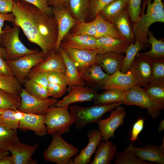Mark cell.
<instances>
[{
  "label": "cell",
  "instance_id": "cell-24",
  "mask_svg": "<svg viewBox=\"0 0 164 164\" xmlns=\"http://www.w3.org/2000/svg\"><path fill=\"white\" fill-rule=\"evenodd\" d=\"M58 51L63 57L65 63V73L68 81L67 91L69 92L74 86H84L85 82L81 78L77 67L67 52L60 47Z\"/></svg>",
  "mask_w": 164,
  "mask_h": 164
},
{
  "label": "cell",
  "instance_id": "cell-53",
  "mask_svg": "<svg viewBox=\"0 0 164 164\" xmlns=\"http://www.w3.org/2000/svg\"><path fill=\"white\" fill-rule=\"evenodd\" d=\"M48 5L53 7L60 9L67 7L68 0H47Z\"/></svg>",
  "mask_w": 164,
  "mask_h": 164
},
{
  "label": "cell",
  "instance_id": "cell-1",
  "mask_svg": "<svg viewBox=\"0 0 164 164\" xmlns=\"http://www.w3.org/2000/svg\"><path fill=\"white\" fill-rule=\"evenodd\" d=\"M13 26L21 28L28 40L41 49L47 57L55 51L58 31L56 21L35 5L23 0H14Z\"/></svg>",
  "mask_w": 164,
  "mask_h": 164
},
{
  "label": "cell",
  "instance_id": "cell-9",
  "mask_svg": "<svg viewBox=\"0 0 164 164\" xmlns=\"http://www.w3.org/2000/svg\"><path fill=\"white\" fill-rule=\"evenodd\" d=\"M19 95L21 103L18 110L25 113L45 115L50 106L55 105L59 101L56 98L35 97L27 94L24 89Z\"/></svg>",
  "mask_w": 164,
  "mask_h": 164
},
{
  "label": "cell",
  "instance_id": "cell-10",
  "mask_svg": "<svg viewBox=\"0 0 164 164\" xmlns=\"http://www.w3.org/2000/svg\"><path fill=\"white\" fill-rule=\"evenodd\" d=\"M152 59L149 56L138 53L130 67V71L136 85L145 86L149 83L152 72Z\"/></svg>",
  "mask_w": 164,
  "mask_h": 164
},
{
  "label": "cell",
  "instance_id": "cell-22",
  "mask_svg": "<svg viewBox=\"0 0 164 164\" xmlns=\"http://www.w3.org/2000/svg\"><path fill=\"white\" fill-rule=\"evenodd\" d=\"M136 84L129 71L126 73L118 70L110 75L105 84L101 89L106 90L109 88H117L127 91Z\"/></svg>",
  "mask_w": 164,
  "mask_h": 164
},
{
  "label": "cell",
  "instance_id": "cell-30",
  "mask_svg": "<svg viewBox=\"0 0 164 164\" xmlns=\"http://www.w3.org/2000/svg\"><path fill=\"white\" fill-rule=\"evenodd\" d=\"M93 20L101 37L107 36L124 39L118 32L112 23L104 19L100 13L97 15Z\"/></svg>",
  "mask_w": 164,
  "mask_h": 164
},
{
  "label": "cell",
  "instance_id": "cell-14",
  "mask_svg": "<svg viewBox=\"0 0 164 164\" xmlns=\"http://www.w3.org/2000/svg\"><path fill=\"white\" fill-rule=\"evenodd\" d=\"M161 145H152L148 143L143 147H137L131 143L125 150L134 152L136 156L142 159L155 162L160 164H164V138Z\"/></svg>",
  "mask_w": 164,
  "mask_h": 164
},
{
  "label": "cell",
  "instance_id": "cell-27",
  "mask_svg": "<svg viewBox=\"0 0 164 164\" xmlns=\"http://www.w3.org/2000/svg\"><path fill=\"white\" fill-rule=\"evenodd\" d=\"M127 8L116 17L111 22L118 32L130 45L133 43L134 36Z\"/></svg>",
  "mask_w": 164,
  "mask_h": 164
},
{
  "label": "cell",
  "instance_id": "cell-48",
  "mask_svg": "<svg viewBox=\"0 0 164 164\" xmlns=\"http://www.w3.org/2000/svg\"><path fill=\"white\" fill-rule=\"evenodd\" d=\"M36 6L49 16L53 15L52 7L49 6L47 0H23Z\"/></svg>",
  "mask_w": 164,
  "mask_h": 164
},
{
  "label": "cell",
  "instance_id": "cell-39",
  "mask_svg": "<svg viewBox=\"0 0 164 164\" xmlns=\"http://www.w3.org/2000/svg\"><path fill=\"white\" fill-rule=\"evenodd\" d=\"M114 164H150V162L144 160L136 156L133 152L125 150L117 153Z\"/></svg>",
  "mask_w": 164,
  "mask_h": 164
},
{
  "label": "cell",
  "instance_id": "cell-21",
  "mask_svg": "<svg viewBox=\"0 0 164 164\" xmlns=\"http://www.w3.org/2000/svg\"><path fill=\"white\" fill-rule=\"evenodd\" d=\"M65 63L63 57L58 51L51 53L43 61L35 66L30 72L55 71L65 73Z\"/></svg>",
  "mask_w": 164,
  "mask_h": 164
},
{
  "label": "cell",
  "instance_id": "cell-5",
  "mask_svg": "<svg viewBox=\"0 0 164 164\" xmlns=\"http://www.w3.org/2000/svg\"><path fill=\"white\" fill-rule=\"evenodd\" d=\"M69 107V105L62 107L54 105L48 109L45 114L44 122L49 134L57 133L61 135L70 131L74 121Z\"/></svg>",
  "mask_w": 164,
  "mask_h": 164
},
{
  "label": "cell",
  "instance_id": "cell-31",
  "mask_svg": "<svg viewBox=\"0 0 164 164\" xmlns=\"http://www.w3.org/2000/svg\"><path fill=\"white\" fill-rule=\"evenodd\" d=\"M126 0H116L103 8L99 13L106 20L111 22L127 8Z\"/></svg>",
  "mask_w": 164,
  "mask_h": 164
},
{
  "label": "cell",
  "instance_id": "cell-18",
  "mask_svg": "<svg viewBox=\"0 0 164 164\" xmlns=\"http://www.w3.org/2000/svg\"><path fill=\"white\" fill-rule=\"evenodd\" d=\"M44 118L45 115L24 113L23 117L19 120L18 128L22 131L32 130L37 135L43 137L47 132Z\"/></svg>",
  "mask_w": 164,
  "mask_h": 164
},
{
  "label": "cell",
  "instance_id": "cell-37",
  "mask_svg": "<svg viewBox=\"0 0 164 164\" xmlns=\"http://www.w3.org/2000/svg\"><path fill=\"white\" fill-rule=\"evenodd\" d=\"M152 72L149 83L164 84V58L152 59Z\"/></svg>",
  "mask_w": 164,
  "mask_h": 164
},
{
  "label": "cell",
  "instance_id": "cell-11",
  "mask_svg": "<svg viewBox=\"0 0 164 164\" xmlns=\"http://www.w3.org/2000/svg\"><path fill=\"white\" fill-rule=\"evenodd\" d=\"M60 47L67 53L77 67L79 73L91 65L96 63L97 50H89L71 47L62 41Z\"/></svg>",
  "mask_w": 164,
  "mask_h": 164
},
{
  "label": "cell",
  "instance_id": "cell-38",
  "mask_svg": "<svg viewBox=\"0 0 164 164\" xmlns=\"http://www.w3.org/2000/svg\"><path fill=\"white\" fill-rule=\"evenodd\" d=\"M0 88L17 95H19L23 89L21 84L14 76L0 75Z\"/></svg>",
  "mask_w": 164,
  "mask_h": 164
},
{
  "label": "cell",
  "instance_id": "cell-34",
  "mask_svg": "<svg viewBox=\"0 0 164 164\" xmlns=\"http://www.w3.org/2000/svg\"><path fill=\"white\" fill-rule=\"evenodd\" d=\"M19 95L13 94L0 88V109L18 110L21 103Z\"/></svg>",
  "mask_w": 164,
  "mask_h": 164
},
{
  "label": "cell",
  "instance_id": "cell-42",
  "mask_svg": "<svg viewBox=\"0 0 164 164\" xmlns=\"http://www.w3.org/2000/svg\"><path fill=\"white\" fill-rule=\"evenodd\" d=\"M0 114L7 128L12 130H16L18 128L19 120L16 117L15 110L0 109Z\"/></svg>",
  "mask_w": 164,
  "mask_h": 164
},
{
  "label": "cell",
  "instance_id": "cell-55",
  "mask_svg": "<svg viewBox=\"0 0 164 164\" xmlns=\"http://www.w3.org/2000/svg\"><path fill=\"white\" fill-rule=\"evenodd\" d=\"M9 153L8 151L0 149V159L8 155Z\"/></svg>",
  "mask_w": 164,
  "mask_h": 164
},
{
  "label": "cell",
  "instance_id": "cell-15",
  "mask_svg": "<svg viewBox=\"0 0 164 164\" xmlns=\"http://www.w3.org/2000/svg\"><path fill=\"white\" fill-rule=\"evenodd\" d=\"M37 142L33 145L23 143L20 141L11 144L7 150L12 154L14 164H36V161L32 158L39 146Z\"/></svg>",
  "mask_w": 164,
  "mask_h": 164
},
{
  "label": "cell",
  "instance_id": "cell-2",
  "mask_svg": "<svg viewBox=\"0 0 164 164\" xmlns=\"http://www.w3.org/2000/svg\"><path fill=\"white\" fill-rule=\"evenodd\" d=\"M156 22H164V5L162 0L143 1L139 17L134 24L133 32L136 41L142 45L150 47L147 33L149 27Z\"/></svg>",
  "mask_w": 164,
  "mask_h": 164
},
{
  "label": "cell",
  "instance_id": "cell-32",
  "mask_svg": "<svg viewBox=\"0 0 164 164\" xmlns=\"http://www.w3.org/2000/svg\"><path fill=\"white\" fill-rule=\"evenodd\" d=\"M146 47L141 44L138 41H136L134 44L129 45L125 51L123 64L120 69L121 71L126 73L130 70L131 66L135 56L141 50L145 49Z\"/></svg>",
  "mask_w": 164,
  "mask_h": 164
},
{
  "label": "cell",
  "instance_id": "cell-54",
  "mask_svg": "<svg viewBox=\"0 0 164 164\" xmlns=\"http://www.w3.org/2000/svg\"><path fill=\"white\" fill-rule=\"evenodd\" d=\"M0 164H14L12 156L7 155L0 158Z\"/></svg>",
  "mask_w": 164,
  "mask_h": 164
},
{
  "label": "cell",
  "instance_id": "cell-23",
  "mask_svg": "<svg viewBox=\"0 0 164 164\" xmlns=\"http://www.w3.org/2000/svg\"><path fill=\"white\" fill-rule=\"evenodd\" d=\"M124 53L111 52L97 54L96 63L106 73L111 75L122 67L125 57Z\"/></svg>",
  "mask_w": 164,
  "mask_h": 164
},
{
  "label": "cell",
  "instance_id": "cell-40",
  "mask_svg": "<svg viewBox=\"0 0 164 164\" xmlns=\"http://www.w3.org/2000/svg\"><path fill=\"white\" fill-rule=\"evenodd\" d=\"M23 84L24 90L31 96L41 99L50 97L46 88L30 80L26 79Z\"/></svg>",
  "mask_w": 164,
  "mask_h": 164
},
{
  "label": "cell",
  "instance_id": "cell-57",
  "mask_svg": "<svg viewBox=\"0 0 164 164\" xmlns=\"http://www.w3.org/2000/svg\"><path fill=\"white\" fill-rule=\"evenodd\" d=\"M5 55L6 53L5 49L0 46V56L5 60Z\"/></svg>",
  "mask_w": 164,
  "mask_h": 164
},
{
  "label": "cell",
  "instance_id": "cell-33",
  "mask_svg": "<svg viewBox=\"0 0 164 164\" xmlns=\"http://www.w3.org/2000/svg\"><path fill=\"white\" fill-rule=\"evenodd\" d=\"M147 36L148 41L151 45V49L148 52L140 53L141 54L146 55L152 59L164 58V41L158 40L154 36L153 33L148 31Z\"/></svg>",
  "mask_w": 164,
  "mask_h": 164
},
{
  "label": "cell",
  "instance_id": "cell-41",
  "mask_svg": "<svg viewBox=\"0 0 164 164\" xmlns=\"http://www.w3.org/2000/svg\"><path fill=\"white\" fill-rule=\"evenodd\" d=\"M143 89L151 97L164 105V84L149 83Z\"/></svg>",
  "mask_w": 164,
  "mask_h": 164
},
{
  "label": "cell",
  "instance_id": "cell-19",
  "mask_svg": "<svg viewBox=\"0 0 164 164\" xmlns=\"http://www.w3.org/2000/svg\"><path fill=\"white\" fill-rule=\"evenodd\" d=\"M129 45L125 39L107 36L97 38L96 43L97 54L111 52L125 53Z\"/></svg>",
  "mask_w": 164,
  "mask_h": 164
},
{
  "label": "cell",
  "instance_id": "cell-7",
  "mask_svg": "<svg viewBox=\"0 0 164 164\" xmlns=\"http://www.w3.org/2000/svg\"><path fill=\"white\" fill-rule=\"evenodd\" d=\"M123 104L128 105H136L147 109L148 114L155 119L164 109V105L149 96L141 86L136 85L126 91Z\"/></svg>",
  "mask_w": 164,
  "mask_h": 164
},
{
  "label": "cell",
  "instance_id": "cell-12",
  "mask_svg": "<svg viewBox=\"0 0 164 164\" xmlns=\"http://www.w3.org/2000/svg\"><path fill=\"white\" fill-rule=\"evenodd\" d=\"M111 111L108 118L101 119L97 123L102 136V141H106L114 137L115 130L124 123V118L126 115L125 108L119 105Z\"/></svg>",
  "mask_w": 164,
  "mask_h": 164
},
{
  "label": "cell",
  "instance_id": "cell-8",
  "mask_svg": "<svg viewBox=\"0 0 164 164\" xmlns=\"http://www.w3.org/2000/svg\"><path fill=\"white\" fill-rule=\"evenodd\" d=\"M46 58L43 51H41L5 61L12 70L14 76L21 84H23L32 67L44 61Z\"/></svg>",
  "mask_w": 164,
  "mask_h": 164
},
{
  "label": "cell",
  "instance_id": "cell-4",
  "mask_svg": "<svg viewBox=\"0 0 164 164\" xmlns=\"http://www.w3.org/2000/svg\"><path fill=\"white\" fill-rule=\"evenodd\" d=\"M20 28L16 25L12 28L6 25L2 29L0 46L5 50V60L16 59L26 54L36 53L37 49H29L21 42L19 38Z\"/></svg>",
  "mask_w": 164,
  "mask_h": 164
},
{
  "label": "cell",
  "instance_id": "cell-43",
  "mask_svg": "<svg viewBox=\"0 0 164 164\" xmlns=\"http://www.w3.org/2000/svg\"><path fill=\"white\" fill-rule=\"evenodd\" d=\"M127 11L132 21L136 22L139 16L141 11L142 0H126Z\"/></svg>",
  "mask_w": 164,
  "mask_h": 164
},
{
  "label": "cell",
  "instance_id": "cell-59",
  "mask_svg": "<svg viewBox=\"0 0 164 164\" xmlns=\"http://www.w3.org/2000/svg\"><path fill=\"white\" fill-rule=\"evenodd\" d=\"M92 0H91V1Z\"/></svg>",
  "mask_w": 164,
  "mask_h": 164
},
{
  "label": "cell",
  "instance_id": "cell-46",
  "mask_svg": "<svg viewBox=\"0 0 164 164\" xmlns=\"http://www.w3.org/2000/svg\"><path fill=\"white\" fill-rule=\"evenodd\" d=\"M49 83L62 85L67 87L68 81L64 73L55 71L48 72Z\"/></svg>",
  "mask_w": 164,
  "mask_h": 164
},
{
  "label": "cell",
  "instance_id": "cell-36",
  "mask_svg": "<svg viewBox=\"0 0 164 164\" xmlns=\"http://www.w3.org/2000/svg\"><path fill=\"white\" fill-rule=\"evenodd\" d=\"M19 141L17 131L7 128L4 124H0V149L7 150L12 143Z\"/></svg>",
  "mask_w": 164,
  "mask_h": 164
},
{
  "label": "cell",
  "instance_id": "cell-47",
  "mask_svg": "<svg viewBox=\"0 0 164 164\" xmlns=\"http://www.w3.org/2000/svg\"><path fill=\"white\" fill-rule=\"evenodd\" d=\"M49 95L54 98L60 97L67 91V87L49 83L47 88Z\"/></svg>",
  "mask_w": 164,
  "mask_h": 164
},
{
  "label": "cell",
  "instance_id": "cell-35",
  "mask_svg": "<svg viewBox=\"0 0 164 164\" xmlns=\"http://www.w3.org/2000/svg\"><path fill=\"white\" fill-rule=\"evenodd\" d=\"M70 30V32L76 35H88L97 38L101 37L93 20L88 22L85 21H77Z\"/></svg>",
  "mask_w": 164,
  "mask_h": 164
},
{
  "label": "cell",
  "instance_id": "cell-52",
  "mask_svg": "<svg viewBox=\"0 0 164 164\" xmlns=\"http://www.w3.org/2000/svg\"><path fill=\"white\" fill-rule=\"evenodd\" d=\"M15 16L12 13L8 14H2L0 13V45L1 43V36L2 32V28L4 22L8 21L13 23L14 20Z\"/></svg>",
  "mask_w": 164,
  "mask_h": 164
},
{
  "label": "cell",
  "instance_id": "cell-26",
  "mask_svg": "<svg viewBox=\"0 0 164 164\" xmlns=\"http://www.w3.org/2000/svg\"><path fill=\"white\" fill-rule=\"evenodd\" d=\"M97 38L86 35H77L68 32L62 41L73 48L89 50L96 49Z\"/></svg>",
  "mask_w": 164,
  "mask_h": 164
},
{
  "label": "cell",
  "instance_id": "cell-6",
  "mask_svg": "<svg viewBox=\"0 0 164 164\" xmlns=\"http://www.w3.org/2000/svg\"><path fill=\"white\" fill-rule=\"evenodd\" d=\"M52 135L51 143L43 154V158L58 164H69L71 157L78 153V149L66 142L61 135L55 133Z\"/></svg>",
  "mask_w": 164,
  "mask_h": 164
},
{
  "label": "cell",
  "instance_id": "cell-13",
  "mask_svg": "<svg viewBox=\"0 0 164 164\" xmlns=\"http://www.w3.org/2000/svg\"><path fill=\"white\" fill-rule=\"evenodd\" d=\"M52 10L58 31L57 39L55 46V51H58L63 38L77 21L72 16L67 7L60 9L52 7Z\"/></svg>",
  "mask_w": 164,
  "mask_h": 164
},
{
  "label": "cell",
  "instance_id": "cell-25",
  "mask_svg": "<svg viewBox=\"0 0 164 164\" xmlns=\"http://www.w3.org/2000/svg\"><path fill=\"white\" fill-rule=\"evenodd\" d=\"M93 161L90 164H110L117 153V146L111 141H102L97 146Z\"/></svg>",
  "mask_w": 164,
  "mask_h": 164
},
{
  "label": "cell",
  "instance_id": "cell-49",
  "mask_svg": "<svg viewBox=\"0 0 164 164\" xmlns=\"http://www.w3.org/2000/svg\"><path fill=\"white\" fill-rule=\"evenodd\" d=\"M144 124L143 119L140 118L134 124L131 133L130 141L133 142L136 140L138 135L143 129Z\"/></svg>",
  "mask_w": 164,
  "mask_h": 164
},
{
  "label": "cell",
  "instance_id": "cell-56",
  "mask_svg": "<svg viewBox=\"0 0 164 164\" xmlns=\"http://www.w3.org/2000/svg\"><path fill=\"white\" fill-rule=\"evenodd\" d=\"M164 129V120L160 122L158 126V131L159 132H162Z\"/></svg>",
  "mask_w": 164,
  "mask_h": 164
},
{
  "label": "cell",
  "instance_id": "cell-16",
  "mask_svg": "<svg viewBox=\"0 0 164 164\" xmlns=\"http://www.w3.org/2000/svg\"><path fill=\"white\" fill-rule=\"evenodd\" d=\"M69 93L54 105L62 107L74 103L91 101L93 100L98 94L95 89L82 86H73Z\"/></svg>",
  "mask_w": 164,
  "mask_h": 164
},
{
  "label": "cell",
  "instance_id": "cell-20",
  "mask_svg": "<svg viewBox=\"0 0 164 164\" xmlns=\"http://www.w3.org/2000/svg\"><path fill=\"white\" fill-rule=\"evenodd\" d=\"M80 74L86 84L93 89L101 88L110 75L104 72L102 68L97 63L91 65L80 73Z\"/></svg>",
  "mask_w": 164,
  "mask_h": 164
},
{
  "label": "cell",
  "instance_id": "cell-29",
  "mask_svg": "<svg viewBox=\"0 0 164 164\" xmlns=\"http://www.w3.org/2000/svg\"><path fill=\"white\" fill-rule=\"evenodd\" d=\"M91 0H68L67 7L77 21H85L88 15Z\"/></svg>",
  "mask_w": 164,
  "mask_h": 164
},
{
  "label": "cell",
  "instance_id": "cell-44",
  "mask_svg": "<svg viewBox=\"0 0 164 164\" xmlns=\"http://www.w3.org/2000/svg\"><path fill=\"white\" fill-rule=\"evenodd\" d=\"M115 0H92L90 4L88 14H90V17L92 20L103 8Z\"/></svg>",
  "mask_w": 164,
  "mask_h": 164
},
{
  "label": "cell",
  "instance_id": "cell-50",
  "mask_svg": "<svg viewBox=\"0 0 164 164\" xmlns=\"http://www.w3.org/2000/svg\"><path fill=\"white\" fill-rule=\"evenodd\" d=\"M13 3L14 0H0V13L8 14L12 13Z\"/></svg>",
  "mask_w": 164,
  "mask_h": 164
},
{
  "label": "cell",
  "instance_id": "cell-58",
  "mask_svg": "<svg viewBox=\"0 0 164 164\" xmlns=\"http://www.w3.org/2000/svg\"><path fill=\"white\" fill-rule=\"evenodd\" d=\"M4 124V122L2 116L0 114V124Z\"/></svg>",
  "mask_w": 164,
  "mask_h": 164
},
{
  "label": "cell",
  "instance_id": "cell-51",
  "mask_svg": "<svg viewBox=\"0 0 164 164\" xmlns=\"http://www.w3.org/2000/svg\"><path fill=\"white\" fill-rule=\"evenodd\" d=\"M0 75L14 76L12 70L7 63L5 60L0 56Z\"/></svg>",
  "mask_w": 164,
  "mask_h": 164
},
{
  "label": "cell",
  "instance_id": "cell-45",
  "mask_svg": "<svg viewBox=\"0 0 164 164\" xmlns=\"http://www.w3.org/2000/svg\"><path fill=\"white\" fill-rule=\"evenodd\" d=\"M26 79L35 82L46 89L49 83L48 79V72H30Z\"/></svg>",
  "mask_w": 164,
  "mask_h": 164
},
{
  "label": "cell",
  "instance_id": "cell-28",
  "mask_svg": "<svg viewBox=\"0 0 164 164\" xmlns=\"http://www.w3.org/2000/svg\"><path fill=\"white\" fill-rule=\"evenodd\" d=\"M97 94L93 100L94 105L110 104L123 102L126 91L117 88H109Z\"/></svg>",
  "mask_w": 164,
  "mask_h": 164
},
{
  "label": "cell",
  "instance_id": "cell-3",
  "mask_svg": "<svg viewBox=\"0 0 164 164\" xmlns=\"http://www.w3.org/2000/svg\"><path fill=\"white\" fill-rule=\"evenodd\" d=\"M123 104V102L110 104H96L87 107L69 106L70 112L77 129L84 128L88 124L98 123L103 115Z\"/></svg>",
  "mask_w": 164,
  "mask_h": 164
},
{
  "label": "cell",
  "instance_id": "cell-17",
  "mask_svg": "<svg viewBox=\"0 0 164 164\" xmlns=\"http://www.w3.org/2000/svg\"><path fill=\"white\" fill-rule=\"evenodd\" d=\"M87 137L89 140L87 145L72 160L73 164H87L90 162L91 157L102 138L100 131L96 129L89 130Z\"/></svg>",
  "mask_w": 164,
  "mask_h": 164
}]
</instances>
